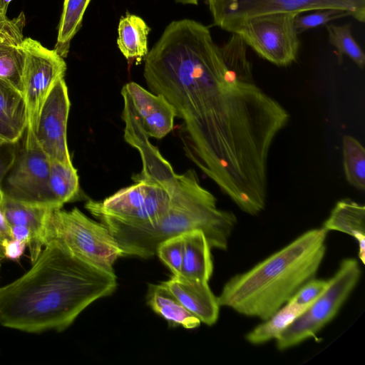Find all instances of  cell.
<instances>
[{
    "label": "cell",
    "instance_id": "6da1fadb",
    "mask_svg": "<svg viewBox=\"0 0 365 365\" xmlns=\"http://www.w3.org/2000/svg\"><path fill=\"white\" fill-rule=\"evenodd\" d=\"M144 60L148 87L183 121L189 158L242 212H262L269 152L290 115L256 83L241 36L220 47L207 26L176 20Z\"/></svg>",
    "mask_w": 365,
    "mask_h": 365
},
{
    "label": "cell",
    "instance_id": "7a4b0ae2",
    "mask_svg": "<svg viewBox=\"0 0 365 365\" xmlns=\"http://www.w3.org/2000/svg\"><path fill=\"white\" fill-rule=\"evenodd\" d=\"M117 284L114 272L51 240L28 272L0 287V324L29 333L63 331L90 304L112 294Z\"/></svg>",
    "mask_w": 365,
    "mask_h": 365
},
{
    "label": "cell",
    "instance_id": "3957f363",
    "mask_svg": "<svg viewBox=\"0 0 365 365\" xmlns=\"http://www.w3.org/2000/svg\"><path fill=\"white\" fill-rule=\"evenodd\" d=\"M328 231L314 228L250 269L231 277L217 300L220 307L266 320L314 278L326 254Z\"/></svg>",
    "mask_w": 365,
    "mask_h": 365
},
{
    "label": "cell",
    "instance_id": "277c9868",
    "mask_svg": "<svg viewBox=\"0 0 365 365\" xmlns=\"http://www.w3.org/2000/svg\"><path fill=\"white\" fill-rule=\"evenodd\" d=\"M113 235L123 257L149 258L165 240L192 230L202 231L211 248L226 250L237 224L235 215L217 206V199L200 185L194 170L178 175L170 205L157 221L127 225L108 217H95Z\"/></svg>",
    "mask_w": 365,
    "mask_h": 365
},
{
    "label": "cell",
    "instance_id": "5b68a950",
    "mask_svg": "<svg viewBox=\"0 0 365 365\" xmlns=\"http://www.w3.org/2000/svg\"><path fill=\"white\" fill-rule=\"evenodd\" d=\"M177 175L168 163L150 175H133L135 184L103 201L90 200L85 207L94 217L104 216L123 225L154 222L169 208Z\"/></svg>",
    "mask_w": 365,
    "mask_h": 365
},
{
    "label": "cell",
    "instance_id": "8992f818",
    "mask_svg": "<svg viewBox=\"0 0 365 365\" xmlns=\"http://www.w3.org/2000/svg\"><path fill=\"white\" fill-rule=\"evenodd\" d=\"M51 240L61 242L78 257L109 272H114V263L123 257L109 230L77 207L69 211L59 208L51 212L46 243Z\"/></svg>",
    "mask_w": 365,
    "mask_h": 365
},
{
    "label": "cell",
    "instance_id": "52a82bcc",
    "mask_svg": "<svg viewBox=\"0 0 365 365\" xmlns=\"http://www.w3.org/2000/svg\"><path fill=\"white\" fill-rule=\"evenodd\" d=\"M361 274L359 263L356 259H343L329 279L325 292L276 339L278 349L286 350L307 339L315 338L337 314L358 284Z\"/></svg>",
    "mask_w": 365,
    "mask_h": 365
},
{
    "label": "cell",
    "instance_id": "ba28073f",
    "mask_svg": "<svg viewBox=\"0 0 365 365\" xmlns=\"http://www.w3.org/2000/svg\"><path fill=\"white\" fill-rule=\"evenodd\" d=\"M214 25L235 33L248 19L277 12L338 9L365 21V0H206Z\"/></svg>",
    "mask_w": 365,
    "mask_h": 365
},
{
    "label": "cell",
    "instance_id": "9c48e42d",
    "mask_svg": "<svg viewBox=\"0 0 365 365\" xmlns=\"http://www.w3.org/2000/svg\"><path fill=\"white\" fill-rule=\"evenodd\" d=\"M24 135L15 163L4 180L3 195L24 203L59 209L49 189L50 159L30 127Z\"/></svg>",
    "mask_w": 365,
    "mask_h": 365
},
{
    "label": "cell",
    "instance_id": "30bf717a",
    "mask_svg": "<svg viewBox=\"0 0 365 365\" xmlns=\"http://www.w3.org/2000/svg\"><path fill=\"white\" fill-rule=\"evenodd\" d=\"M296 12H277L247 20L235 33L260 57L278 66L297 58L299 40L294 27Z\"/></svg>",
    "mask_w": 365,
    "mask_h": 365
},
{
    "label": "cell",
    "instance_id": "8fae6325",
    "mask_svg": "<svg viewBox=\"0 0 365 365\" xmlns=\"http://www.w3.org/2000/svg\"><path fill=\"white\" fill-rule=\"evenodd\" d=\"M25 53L24 96L28 111V126L37 128L41 108L56 82L64 78L66 63L54 49L44 47L30 37L22 42Z\"/></svg>",
    "mask_w": 365,
    "mask_h": 365
},
{
    "label": "cell",
    "instance_id": "7c38bea8",
    "mask_svg": "<svg viewBox=\"0 0 365 365\" xmlns=\"http://www.w3.org/2000/svg\"><path fill=\"white\" fill-rule=\"evenodd\" d=\"M71 107L64 78L59 79L47 96L39 114L36 140L51 160L73 165L67 143V123Z\"/></svg>",
    "mask_w": 365,
    "mask_h": 365
},
{
    "label": "cell",
    "instance_id": "4fadbf2b",
    "mask_svg": "<svg viewBox=\"0 0 365 365\" xmlns=\"http://www.w3.org/2000/svg\"><path fill=\"white\" fill-rule=\"evenodd\" d=\"M121 93L149 138L161 139L173 129L175 111L163 96L150 92L135 82L124 85Z\"/></svg>",
    "mask_w": 365,
    "mask_h": 365
},
{
    "label": "cell",
    "instance_id": "5bb4252c",
    "mask_svg": "<svg viewBox=\"0 0 365 365\" xmlns=\"http://www.w3.org/2000/svg\"><path fill=\"white\" fill-rule=\"evenodd\" d=\"M162 283L200 322L208 326L217 322L220 306L217 297L213 294L208 282L173 275Z\"/></svg>",
    "mask_w": 365,
    "mask_h": 365
},
{
    "label": "cell",
    "instance_id": "9a60e30c",
    "mask_svg": "<svg viewBox=\"0 0 365 365\" xmlns=\"http://www.w3.org/2000/svg\"><path fill=\"white\" fill-rule=\"evenodd\" d=\"M0 207L10 226L20 225L29 229L31 240L27 246L33 264L46 244L47 227L51 212L55 210L0 196Z\"/></svg>",
    "mask_w": 365,
    "mask_h": 365
},
{
    "label": "cell",
    "instance_id": "2e32d148",
    "mask_svg": "<svg viewBox=\"0 0 365 365\" xmlns=\"http://www.w3.org/2000/svg\"><path fill=\"white\" fill-rule=\"evenodd\" d=\"M28 126V111L23 93L0 78V139L17 143Z\"/></svg>",
    "mask_w": 365,
    "mask_h": 365
},
{
    "label": "cell",
    "instance_id": "e0dca14e",
    "mask_svg": "<svg viewBox=\"0 0 365 365\" xmlns=\"http://www.w3.org/2000/svg\"><path fill=\"white\" fill-rule=\"evenodd\" d=\"M322 227L353 237L358 242L359 257L365 262V207L350 198L339 200Z\"/></svg>",
    "mask_w": 365,
    "mask_h": 365
},
{
    "label": "cell",
    "instance_id": "ac0fdd59",
    "mask_svg": "<svg viewBox=\"0 0 365 365\" xmlns=\"http://www.w3.org/2000/svg\"><path fill=\"white\" fill-rule=\"evenodd\" d=\"M184 249L180 274L189 279L209 282L213 273L211 247L205 234L192 230L182 234Z\"/></svg>",
    "mask_w": 365,
    "mask_h": 365
},
{
    "label": "cell",
    "instance_id": "d6986e66",
    "mask_svg": "<svg viewBox=\"0 0 365 365\" xmlns=\"http://www.w3.org/2000/svg\"><path fill=\"white\" fill-rule=\"evenodd\" d=\"M146 301L156 314L173 326L190 329L200 325V321L188 312L162 282L149 284Z\"/></svg>",
    "mask_w": 365,
    "mask_h": 365
},
{
    "label": "cell",
    "instance_id": "ffe728a7",
    "mask_svg": "<svg viewBox=\"0 0 365 365\" xmlns=\"http://www.w3.org/2000/svg\"><path fill=\"white\" fill-rule=\"evenodd\" d=\"M150 28L139 16L127 13L118 27L117 46L129 61L140 63L148 53V36Z\"/></svg>",
    "mask_w": 365,
    "mask_h": 365
},
{
    "label": "cell",
    "instance_id": "44dd1931",
    "mask_svg": "<svg viewBox=\"0 0 365 365\" xmlns=\"http://www.w3.org/2000/svg\"><path fill=\"white\" fill-rule=\"evenodd\" d=\"M309 306L287 302L269 318L248 332L246 340L252 344L258 345L277 339Z\"/></svg>",
    "mask_w": 365,
    "mask_h": 365
},
{
    "label": "cell",
    "instance_id": "7402d4cb",
    "mask_svg": "<svg viewBox=\"0 0 365 365\" xmlns=\"http://www.w3.org/2000/svg\"><path fill=\"white\" fill-rule=\"evenodd\" d=\"M48 184L53 198L60 208L79 197V178L73 165L68 166L50 160Z\"/></svg>",
    "mask_w": 365,
    "mask_h": 365
},
{
    "label": "cell",
    "instance_id": "603a6c76",
    "mask_svg": "<svg viewBox=\"0 0 365 365\" xmlns=\"http://www.w3.org/2000/svg\"><path fill=\"white\" fill-rule=\"evenodd\" d=\"M91 0H64L54 50L67 57L71 42L82 25L84 13Z\"/></svg>",
    "mask_w": 365,
    "mask_h": 365
},
{
    "label": "cell",
    "instance_id": "cb8c5ba5",
    "mask_svg": "<svg viewBox=\"0 0 365 365\" xmlns=\"http://www.w3.org/2000/svg\"><path fill=\"white\" fill-rule=\"evenodd\" d=\"M344 169L347 182L359 190L365 189V149L354 137L342 139Z\"/></svg>",
    "mask_w": 365,
    "mask_h": 365
},
{
    "label": "cell",
    "instance_id": "d4e9b609",
    "mask_svg": "<svg viewBox=\"0 0 365 365\" xmlns=\"http://www.w3.org/2000/svg\"><path fill=\"white\" fill-rule=\"evenodd\" d=\"M24 64L22 44H0V78L23 94Z\"/></svg>",
    "mask_w": 365,
    "mask_h": 365
},
{
    "label": "cell",
    "instance_id": "484cf974",
    "mask_svg": "<svg viewBox=\"0 0 365 365\" xmlns=\"http://www.w3.org/2000/svg\"><path fill=\"white\" fill-rule=\"evenodd\" d=\"M327 30L330 43L336 48L339 62H341L343 56L346 55L359 68H363L365 55L351 34V24L342 26L329 24Z\"/></svg>",
    "mask_w": 365,
    "mask_h": 365
},
{
    "label": "cell",
    "instance_id": "4316f807",
    "mask_svg": "<svg viewBox=\"0 0 365 365\" xmlns=\"http://www.w3.org/2000/svg\"><path fill=\"white\" fill-rule=\"evenodd\" d=\"M9 3L0 0V44L20 45L24 40L23 30L26 19L24 12L12 19L6 16Z\"/></svg>",
    "mask_w": 365,
    "mask_h": 365
},
{
    "label": "cell",
    "instance_id": "83f0119b",
    "mask_svg": "<svg viewBox=\"0 0 365 365\" xmlns=\"http://www.w3.org/2000/svg\"><path fill=\"white\" fill-rule=\"evenodd\" d=\"M182 235L170 237L158 246L156 254L160 259L171 271L173 275H179L183 257Z\"/></svg>",
    "mask_w": 365,
    "mask_h": 365
},
{
    "label": "cell",
    "instance_id": "f1b7e54d",
    "mask_svg": "<svg viewBox=\"0 0 365 365\" xmlns=\"http://www.w3.org/2000/svg\"><path fill=\"white\" fill-rule=\"evenodd\" d=\"M314 11L310 14L296 16L294 27L298 35L309 29L327 24L333 20L351 16L350 12L338 9H327Z\"/></svg>",
    "mask_w": 365,
    "mask_h": 365
},
{
    "label": "cell",
    "instance_id": "f546056e",
    "mask_svg": "<svg viewBox=\"0 0 365 365\" xmlns=\"http://www.w3.org/2000/svg\"><path fill=\"white\" fill-rule=\"evenodd\" d=\"M329 279H315L307 282L287 302L299 305H311L327 289Z\"/></svg>",
    "mask_w": 365,
    "mask_h": 365
},
{
    "label": "cell",
    "instance_id": "4dcf8cb0",
    "mask_svg": "<svg viewBox=\"0 0 365 365\" xmlns=\"http://www.w3.org/2000/svg\"><path fill=\"white\" fill-rule=\"evenodd\" d=\"M19 142L11 143L0 139V196L3 195L4 180L16 159Z\"/></svg>",
    "mask_w": 365,
    "mask_h": 365
},
{
    "label": "cell",
    "instance_id": "1f68e13d",
    "mask_svg": "<svg viewBox=\"0 0 365 365\" xmlns=\"http://www.w3.org/2000/svg\"><path fill=\"white\" fill-rule=\"evenodd\" d=\"M12 240L11 226L0 207V260L4 258L6 244Z\"/></svg>",
    "mask_w": 365,
    "mask_h": 365
},
{
    "label": "cell",
    "instance_id": "d6a6232c",
    "mask_svg": "<svg viewBox=\"0 0 365 365\" xmlns=\"http://www.w3.org/2000/svg\"><path fill=\"white\" fill-rule=\"evenodd\" d=\"M26 247V243L14 239L6 244L4 257L17 259L23 255Z\"/></svg>",
    "mask_w": 365,
    "mask_h": 365
},
{
    "label": "cell",
    "instance_id": "836d02e7",
    "mask_svg": "<svg viewBox=\"0 0 365 365\" xmlns=\"http://www.w3.org/2000/svg\"><path fill=\"white\" fill-rule=\"evenodd\" d=\"M13 239L23 242L28 246L31 240V234L29 229L20 225L11 226Z\"/></svg>",
    "mask_w": 365,
    "mask_h": 365
},
{
    "label": "cell",
    "instance_id": "e575fe53",
    "mask_svg": "<svg viewBox=\"0 0 365 365\" xmlns=\"http://www.w3.org/2000/svg\"><path fill=\"white\" fill-rule=\"evenodd\" d=\"M178 3H181L182 4H192V5H197L200 0H175Z\"/></svg>",
    "mask_w": 365,
    "mask_h": 365
},
{
    "label": "cell",
    "instance_id": "d590c367",
    "mask_svg": "<svg viewBox=\"0 0 365 365\" xmlns=\"http://www.w3.org/2000/svg\"><path fill=\"white\" fill-rule=\"evenodd\" d=\"M0 266H1V262H0Z\"/></svg>",
    "mask_w": 365,
    "mask_h": 365
}]
</instances>
